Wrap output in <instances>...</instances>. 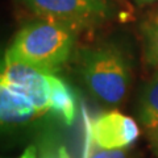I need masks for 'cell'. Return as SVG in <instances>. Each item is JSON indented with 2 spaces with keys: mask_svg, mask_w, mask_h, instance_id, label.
I'll return each mask as SVG.
<instances>
[{
  "mask_svg": "<svg viewBox=\"0 0 158 158\" xmlns=\"http://www.w3.org/2000/svg\"><path fill=\"white\" fill-rule=\"evenodd\" d=\"M138 7H144V6H149V4H153V3H157L158 0H133Z\"/></svg>",
  "mask_w": 158,
  "mask_h": 158,
  "instance_id": "obj_14",
  "label": "cell"
},
{
  "mask_svg": "<svg viewBox=\"0 0 158 158\" xmlns=\"http://www.w3.org/2000/svg\"><path fill=\"white\" fill-rule=\"evenodd\" d=\"M152 146H153V150H154V153L158 156V127L154 128L153 129V133H152Z\"/></svg>",
  "mask_w": 158,
  "mask_h": 158,
  "instance_id": "obj_13",
  "label": "cell"
},
{
  "mask_svg": "<svg viewBox=\"0 0 158 158\" xmlns=\"http://www.w3.org/2000/svg\"><path fill=\"white\" fill-rule=\"evenodd\" d=\"M52 94H50V111L66 125H71L77 117V99L70 87L61 78L50 74Z\"/></svg>",
  "mask_w": 158,
  "mask_h": 158,
  "instance_id": "obj_7",
  "label": "cell"
},
{
  "mask_svg": "<svg viewBox=\"0 0 158 158\" xmlns=\"http://www.w3.org/2000/svg\"><path fill=\"white\" fill-rule=\"evenodd\" d=\"M77 32L62 24L38 19L16 33L8 57L45 71H54L67 61L75 44Z\"/></svg>",
  "mask_w": 158,
  "mask_h": 158,
  "instance_id": "obj_2",
  "label": "cell"
},
{
  "mask_svg": "<svg viewBox=\"0 0 158 158\" xmlns=\"http://www.w3.org/2000/svg\"><path fill=\"white\" fill-rule=\"evenodd\" d=\"M0 103H2V121L7 124H16L38 116L32 103L21 92L0 86Z\"/></svg>",
  "mask_w": 158,
  "mask_h": 158,
  "instance_id": "obj_6",
  "label": "cell"
},
{
  "mask_svg": "<svg viewBox=\"0 0 158 158\" xmlns=\"http://www.w3.org/2000/svg\"><path fill=\"white\" fill-rule=\"evenodd\" d=\"M52 71H45L4 54L0 86L21 92L32 103L38 115L50 111Z\"/></svg>",
  "mask_w": 158,
  "mask_h": 158,
  "instance_id": "obj_4",
  "label": "cell"
},
{
  "mask_svg": "<svg viewBox=\"0 0 158 158\" xmlns=\"http://www.w3.org/2000/svg\"><path fill=\"white\" fill-rule=\"evenodd\" d=\"M127 150L128 149H104V148L98 146L92 142L91 136L88 133L85 158H131L129 153Z\"/></svg>",
  "mask_w": 158,
  "mask_h": 158,
  "instance_id": "obj_11",
  "label": "cell"
},
{
  "mask_svg": "<svg viewBox=\"0 0 158 158\" xmlns=\"http://www.w3.org/2000/svg\"><path fill=\"white\" fill-rule=\"evenodd\" d=\"M87 131L94 144L104 149H128L140 135L135 118L116 110L87 120Z\"/></svg>",
  "mask_w": 158,
  "mask_h": 158,
  "instance_id": "obj_5",
  "label": "cell"
},
{
  "mask_svg": "<svg viewBox=\"0 0 158 158\" xmlns=\"http://www.w3.org/2000/svg\"><path fill=\"white\" fill-rule=\"evenodd\" d=\"M138 117L146 129L153 131L158 127V69L140 95Z\"/></svg>",
  "mask_w": 158,
  "mask_h": 158,
  "instance_id": "obj_8",
  "label": "cell"
},
{
  "mask_svg": "<svg viewBox=\"0 0 158 158\" xmlns=\"http://www.w3.org/2000/svg\"><path fill=\"white\" fill-rule=\"evenodd\" d=\"M79 74L98 102L117 107L127 99L131 87V63L124 52L112 44L86 49L79 61Z\"/></svg>",
  "mask_w": 158,
  "mask_h": 158,
  "instance_id": "obj_1",
  "label": "cell"
},
{
  "mask_svg": "<svg viewBox=\"0 0 158 158\" xmlns=\"http://www.w3.org/2000/svg\"><path fill=\"white\" fill-rule=\"evenodd\" d=\"M140 34L145 62L150 66H158V6L142 19Z\"/></svg>",
  "mask_w": 158,
  "mask_h": 158,
  "instance_id": "obj_9",
  "label": "cell"
},
{
  "mask_svg": "<svg viewBox=\"0 0 158 158\" xmlns=\"http://www.w3.org/2000/svg\"><path fill=\"white\" fill-rule=\"evenodd\" d=\"M37 149L40 158H71L65 144L53 135H45L40 138Z\"/></svg>",
  "mask_w": 158,
  "mask_h": 158,
  "instance_id": "obj_10",
  "label": "cell"
},
{
  "mask_svg": "<svg viewBox=\"0 0 158 158\" xmlns=\"http://www.w3.org/2000/svg\"><path fill=\"white\" fill-rule=\"evenodd\" d=\"M38 19L62 24L77 33L102 25L111 13L107 0H20Z\"/></svg>",
  "mask_w": 158,
  "mask_h": 158,
  "instance_id": "obj_3",
  "label": "cell"
},
{
  "mask_svg": "<svg viewBox=\"0 0 158 158\" xmlns=\"http://www.w3.org/2000/svg\"><path fill=\"white\" fill-rule=\"evenodd\" d=\"M19 158H40L37 145H29L28 148H25V150L21 153Z\"/></svg>",
  "mask_w": 158,
  "mask_h": 158,
  "instance_id": "obj_12",
  "label": "cell"
}]
</instances>
